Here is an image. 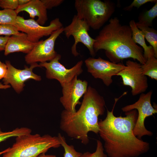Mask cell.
I'll use <instances>...</instances> for the list:
<instances>
[{"mask_svg":"<svg viewBox=\"0 0 157 157\" xmlns=\"http://www.w3.org/2000/svg\"><path fill=\"white\" fill-rule=\"evenodd\" d=\"M107 110L106 117L99 121V133L104 142V149L109 157H138L147 152L149 143L138 138L133 130L138 117L136 110L126 112V116L117 117L113 110Z\"/></svg>","mask_w":157,"mask_h":157,"instance_id":"6da1fadb","label":"cell"},{"mask_svg":"<svg viewBox=\"0 0 157 157\" xmlns=\"http://www.w3.org/2000/svg\"><path fill=\"white\" fill-rule=\"evenodd\" d=\"M105 107L103 97L89 86L78 110L74 113L65 110L62 111L60 128L69 137L86 145L89 142V132L99 133L98 117L104 114Z\"/></svg>","mask_w":157,"mask_h":157,"instance_id":"7a4b0ae2","label":"cell"},{"mask_svg":"<svg viewBox=\"0 0 157 157\" xmlns=\"http://www.w3.org/2000/svg\"><path fill=\"white\" fill-rule=\"evenodd\" d=\"M95 39L93 48L95 52L104 50L112 62L117 63L128 58L136 60L141 65L146 62L142 48L132 39L130 27L122 24L117 17L110 19Z\"/></svg>","mask_w":157,"mask_h":157,"instance_id":"3957f363","label":"cell"},{"mask_svg":"<svg viewBox=\"0 0 157 157\" xmlns=\"http://www.w3.org/2000/svg\"><path fill=\"white\" fill-rule=\"evenodd\" d=\"M60 146L57 136L31 133L16 137L15 142L2 157H37L51 148Z\"/></svg>","mask_w":157,"mask_h":157,"instance_id":"277c9868","label":"cell"},{"mask_svg":"<svg viewBox=\"0 0 157 157\" xmlns=\"http://www.w3.org/2000/svg\"><path fill=\"white\" fill-rule=\"evenodd\" d=\"M74 6L78 18L94 30L99 29L109 19L116 7L109 0H76Z\"/></svg>","mask_w":157,"mask_h":157,"instance_id":"5b68a950","label":"cell"},{"mask_svg":"<svg viewBox=\"0 0 157 157\" xmlns=\"http://www.w3.org/2000/svg\"><path fill=\"white\" fill-rule=\"evenodd\" d=\"M152 93V90L146 94L141 93L136 102L122 108V111L125 112L134 109L137 110L138 117L133 132L134 135L140 139L144 136H151L153 135V133L147 130L144 125L145 119L157 113V109L154 108L151 103Z\"/></svg>","mask_w":157,"mask_h":157,"instance_id":"8992f818","label":"cell"},{"mask_svg":"<svg viewBox=\"0 0 157 157\" xmlns=\"http://www.w3.org/2000/svg\"><path fill=\"white\" fill-rule=\"evenodd\" d=\"M14 26L19 31L26 34L28 39L34 43L38 42L44 36H50L53 32L63 27L58 18L52 20L48 26H43L34 19H25L23 17L18 15Z\"/></svg>","mask_w":157,"mask_h":157,"instance_id":"52a82bcc","label":"cell"},{"mask_svg":"<svg viewBox=\"0 0 157 157\" xmlns=\"http://www.w3.org/2000/svg\"><path fill=\"white\" fill-rule=\"evenodd\" d=\"M90 27L84 20L78 18L76 15H74L71 23L64 27L63 32L68 39L72 36L74 42L71 47V52L75 56L79 55L77 51L76 46L78 43L81 42L88 49L90 55L94 57L96 55L93 48L95 39L90 37L88 33Z\"/></svg>","mask_w":157,"mask_h":157,"instance_id":"ba28073f","label":"cell"},{"mask_svg":"<svg viewBox=\"0 0 157 157\" xmlns=\"http://www.w3.org/2000/svg\"><path fill=\"white\" fill-rule=\"evenodd\" d=\"M61 58V55L58 54L49 62L40 63L39 65L40 67L46 69V76L47 78L57 80L62 86L82 73L83 62L82 60L79 61L72 67L68 69L60 62Z\"/></svg>","mask_w":157,"mask_h":157,"instance_id":"9c48e42d","label":"cell"},{"mask_svg":"<svg viewBox=\"0 0 157 157\" xmlns=\"http://www.w3.org/2000/svg\"><path fill=\"white\" fill-rule=\"evenodd\" d=\"M125 67L116 75L121 76L124 85L131 88V93L135 96L145 92L148 87L147 78L143 75L142 65L130 60L127 61Z\"/></svg>","mask_w":157,"mask_h":157,"instance_id":"30bf717a","label":"cell"},{"mask_svg":"<svg viewBox=\"0 0 157 157\" xmlns=\"http://www.w3.org/2000/svg\"><path fill=\"white\" fill-rule=\"evenodd\" d=\"M85 63L88 72L94 78L101 79L107 86L113 83V76L125 67L121 63H115L100 57L97 58L89 57L85 60Z\"/></svg>","mask_w":157,"mask_h":157,"instance_id":"8fae6325","label":"cell"},{"mask_svg":"<svg viewBox=\"0 0 157 157\" xmlns=\"http://www.w3.org/2000/svg\"><path fill=\"white\" fill-rule=\"evenodd\" d=\"M64 27L54 31L46 39L37 42L31 51L25 57L28 64L47 62L54 58L58 53L54 49L56 41L63 32Z\"/></svg>","mask_w":157,"mask_h":157,"instance_id":"7c38bea8","label":"cell"},{"mask_svg":"<svg viewBox=\"0 0 157 157\" xmlns=\"http://www.w3.org/2000/svg\"><path fill=\"white\" fill-rule=\"evenodd\" d=\"M5 64L7 67V71L6 76L3 78L4 85H10L15 92L20 93L24 90L25 82L30 79L36 81L41 80V77L33 72V69L36 67H40L37 63L31 64L29 67L26 66L23 69H19L12 65L10 62L6 60Z\"/></svg>","mask_w":157,"mask_h":157,"instance_id":"4fadbf2b","label":"cell"},{"mask_svg":"<svg viewBox=\"0 0 157 157\" xmlns=\"http://www.w3.org/2000/svg\"><path fill=\"white\" fill-rule=\"evenodd\" d=\"M61 87L63 95L60 99V103L65 110L71 113L75 112L76 106L81 104L80 99L87 91L88 82L76 76Z\"/></svg>","mask_w":157,"mask_h":157,"instance_id":"5bb4252c","label":"cell"},{"mask_svg":"<svg viewBox=\"0 0 157 157\" xmlns=\"http://www.w3.org/2000/svg\"><path fill=\"white\" fill-rule=\"evenodd\" d=\"M36 43L31 41L26 34L24 33L12 35L7 41L4 54L7 56L10 53L19 52L27 54L31 51Z\"/></svg>","mask_w":157,"mask_h":157,"instance_id":"9a60e30c","label":"cell"},{"mask_svg":"<svg viewBox=\"0 0 157 157\" xmlns=\"http://www.w3.org/2000/svg\"><path fill=\"white\" fill-rule=\"evenodd\" d=\"M15 10L17 14L21 12L25 11L31 19L37 17L36 21L42 26L48 20L47 9L41 0H30L27 3L19 6Z\"/></svg>","mask_w":157,"mask_h":157,"instance_id":"2e32d148","label":"cell"},{"mask_svg":"<svg viewBox=\"0 0 157 157\" xmlns=\"http://www.w3.org/2000/svg\"><path fill=\"white\" fill-rule=\"evenodd\" d=\"M129 26L132 31V39L135 44H138L142 47L144 51V56L145 59L147 60L151 56H154V50L152 47L150 45L148 46L147 45L144 33L138 28L136 22L134 19L130 21Z\"/></svg>","mask_w":157,"mask_h":157,"instance_id":"e0dca14e","label":"cell"},{"mask_svg":"<svg viewBox=\"0 0 157 157\" xmlns=\"http://www.w3.org/2000/svg\"><path fill=\"white\" fill-rule=\"evenodd\" d=\"M138 28L144 35L145 38L153 48L154 57L157 58V31L149 27L142 26L136 24Z\"/></svg>","mask_w":157,"mask_h":157,"instance_id":"ac0fdd59","label":"cell"},{"mask_svg":"<svg viewBox=\"0 0 157 157\" xmlns=\"http://www.w3.org/2000/svg\"><path fill=\"white\" fill-rule=\"evenodd\" d=\"M141 67L143 75L157 80V59L154 56H149Z\"/></svg>","mask_w":157,"mask_h":157,"instance_id":"d6986e66","label":"cell"},{"mask_svg":"<svg viewBox=\"0 0 157 157\" xmlns=\"http://www.w3.org/2000/svg\"><path fill=\"white\" fill-rule=\"evenodd\" d=\"M157 16V1L150 10L139 16L137 24L149 27L152 26L153 21Z\"/></svg>","mask_w":157,"mask_h":157,"instance_id":"ffe728a7","label":"cell"},{"mask_svg":"<svg viewBox=\"0 0 157 157\" xmlns=\"http://www.w3.org/2000/svg\"><path fill=\"white\" fill-rule=\"evenodd\" d=\"M32 130L27 127L17 128L10 131L4 132L0 128V143L12 137H17L31 133Z\"/></svg>","mask_w":157,"mask_h":157,"instance_id":"44dd1931","label":"cell"},{"mask_svg":"<svg viewBox=\"0 0 157 157\" xmlns=\"http://www.w3.org/2000/svg\"><path fill=\"white\" fill-rule=\"evenodd\" d=\"M57 137L61 146L64 149V157H80L82 153L76 151L73 145H68L64 136L59 133Z\"/></svg>","mask_w":157,"mask_h":157,"instance_id":"7402d4cb","label":"cell"},{"mask_svg":"<svg viewBox=\"0 0 157 157\" xmlns=\"http://www.w3.org/2000/svg\"><path fill=\"white\" fill-rule=\"evenodd\" d=\"M17 14L15 10L8 9L0 10V24L14 26Z\"/></svg>","mask_w":157,"mask_h":157,"instance_id":"603a6c76","label":"cell"},{"mask_svg":"<svg viewBox=\"0 0 157 157\" xmlns=\"http://www.w3.org/2000/svg\"><path fill=\"white\" fill-rule=\"evenodd\" d=\"M104 149L101 142L99 140L97 141V147L95 151L91 153L87 151L82 154L80 157H107L106 154L104 152Z\"/></svg>","mask_w":157,"mask_h":157,"instance_id":"cb8c5ba5","label":"cell"},{"mask_svg":"<svg viewBox=\"0 0 157 157\" xmlns=\"http://www.w3.org/2000/svg\"><path fill=\"white\" fill-rule=\"evenodd\" d=\"M20 33L14 26L9 24H0V35L10 36Z\"/></svg>","mask_w":157,"mask_h":157,"instance_id":"d4e9b609","label":"cell"},{"mask_svg":"<svg viewBox=\"0 0 157 157\" xmlns=\"http://www.w3.org/2000/svg\"><path fill=\"white\" fill-rule=\"evenodd\" d=\"M18 6V0H0V7L3 9L15 10Z\"/></svg>","mask_w":157,"mask_h":157,"instance_id":"484cf974","label":"cell"},{"mask_svg":"<svg viewBox=\"0 0 157 157\" xmlns=\"http://www.w3.org/2000/svg\"><path fill=\"white\" fill-rule=\"evenodd\" d=\"M157 1L156 0H134L130 5L124 8L123 10L125 11H129L133 7L138 8L147 3L150 2L156 3Z\"/></svg>","mask_w":157,"mask_h":157,"instance_id":"4316f807","label":"cell"},{"mask_svg":"<svg viewBox=\"0 0 157 157\" xmlns=\"http://www.w3.org/2000/svg\"><path fill=\"white\" fill-rule=\"evenodd\" d=\"M42 2L47 9H50L57 7L62 3L64 0H41Z\"/></svg>","mask_w":157,"mask_h":157,"instance_id":"83f0119b","label":"cell"},{"mask_svg":"<svg viewBox=\"0 0 157 157\" xmlns=\"http://www.w3.org/2000/svg\"><path fill=\"white\" fill-rule=\"evenodd\" d=\"M7 71L6 65L0 61V80L3 78Z\"/></svg>","mask_w":157,"mask_h":157,"instance_id":"f1b7e54d","label":"cell"},{"mask_svg":"<svg viewBox=\"0 0 157 157\" xmlns=\"http://www.w3.org/2000/svg\"><path fill=\"white\" fill-rule=\"evenodd\" d=\"M10 36H0V51L4 50L6 45Z\"/></svg>","mask_w":157,"mask_h":157,"instance_id":"f546056e","label":"cell"},{"mask_svg":"<svg viewBox=\"0 0 157 157\" xmlns=\"http://www.w3.org/2000/svg\"><path fill=\"white\" fill-rule=\"evenodd\" d=\"M19 6L24 5L28 3L30 0H18Z\"/></svg>","mask_w":157,"mask_h":157,"instance_id":"4dcf8cb0","label":"cell"},{"mask_svg":"<svg viewBox=\"0 0 157 157\" xmlns=\"http://www.w3.org/2000/svg\"><path fill=\"white\" fill-rule=\"evenodd\" d=\"M11 86L10 85H4L0 82V89H7L10 88Z\"/></svg>","mask_w":157,"mask_h":157,"instance_id":"1f68e13d","label":"cell"},{"mask_svg":"<svg viewBox=\"0 0 157 157\" xmlns=\"http://www.w3.org/2000/svg\"><path fill=\"white\" fill-rule=\"evenodd\" d=\"M37 157H56L55 155H47L45 153H42L39 155Z\"/></svg>","mask_w":157,"mask_h":157,"instance_id":"d6a6232c","label":"cell"},{"mask_svg":"<svg viewBox=\"0 0 157 157\" xmlns=\"http://www.w3.org/2000/svg\"><path fill=\"white\" fill-rule=\"evenodd\" d=\"M9 149L10 147H9L3 151H0V155L1 154H3L4 153L8 151L9 150Z\"/></svg>","mask_w":157,"mask_h":157,"instance_id":"836d02e7","label":"cell"}]
</instances>
